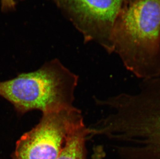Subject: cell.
<instances>
[{
    "label": "cell",
    "instance_id": "5b68a950",
    "mask_svg": "<svg viewBox=\"0 0 160 159\" xmlns=\"http://www.w3.org/2000/svg\"><path fill=\"white\" fill-rule=\"evenodd\" d=\"M138 130L143 159H160V87L143 102Z\"/></svg>",
    "mask_w": 160,
    "mask_h": 159
},
{
    "label": "cell",
    "instance_id": "7a4b0ae2",
    "mask_svg": "<svg viewBox=\"0 0 160 159\" xmlns=\"http://www.w3.org/2000/svg\"><path fill=\"white\" fill-rule=\"evenodd\" d=\"M79 77L54 59L37 70L0 82V96L20 115L32 110L42 113L74 107Z\"/></svg>",
    "mask_w": 160,
    "mask_h": 159
},
{
    "label": "cell",
    "instance_id": "277c9868",
    "mask_svg": "<svg viewBox=\"0 0 160 159\" xmlns=\"http://www.w3.org/2000/svg\"><path fill=\"white\" fill-rule=\"evenodd\" d=\"M87 41H95L110 52L111 38L124 0H53Z\"/></svg>",
    "mask_w": 160,
    "mask_h": 159
},
{
    "label": "cell",
    "instance_id": "9c48e42d",
    "mask_svg": "<svg viewBox=\"0 0 160 159\" xmlns=\"http://www.w3.org/2000/svg\"><path fill=\"white\" fill-rule=\"evenodd\" d=\"M124 1H128V3H130L131 2L133 1V0H124Z\"/></svg>",
    "mask_w": 160,
    "mask_h": 159
},
{
    "label": "cell",
    "instance_id": "ba28073f",
    "mask_svg": "<svg viewBox=\"0 0 160 159\" xmlns=\"http://www.w3.org/2000/svg\"><path fill=\"white\" fill-rule=\"evenodd\" d=\"M2 10L8 11L12 10L15 7L16 2L15 0H1Z\"/></svg>",
    "mask_w": 160,
    "mask_h": 159
},
{
    "label": "cell",
    "instance_id": "6da1fadb",
    "mask_svg": "<svg viewBox=\"0 0 160 159\" xmlns=\"http://www.w3.org/2000/svg\"><path fill=\"white\" fill-rule=\"evenodd\" d=\"M142 80L160 74V0H133L115 22L110 53Z\"/></svg>",
    "mask_w": 160,
    "mask_h": 159
},
{
    "label": "cell",
    "instance_id": "52a82bcc",
    "mask_svg": "<svg viewBox=\"0 0 160 159\" xmlns=\"http://www.w3.org/2000/svg\"><path fill=\"white\" fill-rule=\"evenodd\" d=\"M105 156L104 147L102 145H98L93 147L92 159H104Z\"/></svg>",
    "mask_w": 160,
    "mask_h": 159
},
{
    "label": "cell",
    "instance_id": "3957f363",
    "mask_svg": "<svg viewBox=\"0 0 160 159\" xmlns=\"http://www.w3.org/2000/svg\"><path fill=\"white\" fill-rule=\"evenodd\" d=\"M84 122L76 107L42 113L39 123L23 134L16 144L14 159H57L67 137Z\"/></svg>",
    "mask_w": 160,
    "mask_h": 159
},
{
    "label": "cell",
    "instance_id": "8992f818",
    "mask_svg": "<svg viewBox=\"0 0 160 159\" xmlns=\"http://www.w3.org/2000/svg\"><path fill=\"white\" fill-rule=\"evenodd\" d=\"M87 137L88 127L82 122L69 133L57 159H86Z\"/></svg>",
    "mask_w": 160,
    "mask_h": 159
}]
</instances>
